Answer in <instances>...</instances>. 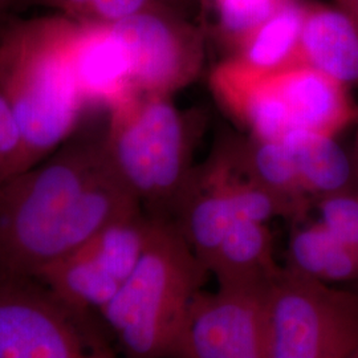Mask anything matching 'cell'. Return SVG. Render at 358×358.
<instances>
[{
	"label": "cell",
	"instance_id": "cell-1",
	"mask_svg": "<svg viewBox=\"0 0 358 358\" xmlns=\"http://www.w3.org/2000/svg\"><path fill=\"white\" fill-rule=\"evenodd\" d=\"M142 211L103 141L72 137L0 183V271L35 278L115 222Z\"/></svg>",
	"mask_w": 358,
	"mask_h": 358
},
{
	"label": "cell",
	"instance_id": "cell-2",
	"mask_svg": "<svg viewBox=\"0 0 358 358\" xmlns=\"http://www.w3.org/2000/svg\"><path fill=\"white\" fill-rule=\"evenodd\" d=\"M78 31L60 13L0 17V90L20 131L22 173L72 137L85 108L73 72Z\"/></svg>",
	"mask_w": 358,
	"mask_h": 358
},
{
	"label": "cell",
	"instance_id": "cell-3",
	"mask_svg": "<svg viewBox=\"0 0 358 358\" xmlns=\"http://www.w3.org/2000/svg\"><path fill=\"white\" fill-rule=\"evenodd\" d=\"M150 219L136 268L99 312L124 358H171L187 312L210 273L174 222Z\"/></svg>",
	"mask_w": 358,
	"mask_h": 358
},
{
	"label": "cell",
	"instance_id": "cell-4",
	"mask_svg": "<svg viewBox=\"0 0 358 358\" xmlns=\"http://www.w3.org/2000/svg\"><path fill=\"white\" fill-rule=\"evenodd\" d=\"M103 150L149 217L174 222L192 192L187 129L169 96L136 93L109 109Z\"/></svg>",
	"mask_w": 358,
	"mask_h": 358
},
{
	"label": "cell",
	"instance_id": "cell-5",
	"mask_svg": "<svg viewBox=\"0 0 358 358\" xmlns=\"http://www.w3.org/2000/svg\"><path fill=\"white\" fill-rule=\"evenodd\" d=\"M0 358H118L99 316L66 306L36 278L0 271Z\"/></svg>",
	"mask_w": 358,
	"mask_h": 358
},
{
	"label": "cell",
	"instance_id": "cell-6",
	"mask_svg": "<svg viewBox=\"0 0 358 358\" xmlns=\"http://www.w3.org/2000/svg\"><path fill=\"white\" fill-rule=\"evenodd\" d=\"M267 358H349L358 350V294L282 268L266 297Z\"/></svg>",
	"mask_w": 358,
	"mask_h": 358
},
{
	"label": "cell",
	"instance_id": "cell-7",
	"mask_svg": "<svg viewBox=\"0 0 358 358\" xmlns=\"http://www.w3.org/2000/svg\"><path fill=\"white\" fill-rule=\"evenodd\" d=\"M150 220L140 213L115 222L35 278L66 306L99 316L136 268Z\"/></svg>",
	"mask_w": 358,
	"mask_h": 358
},
{
	"label": "cell",
	"instance_id": "cell-8",
	"mask_svg": "<svg viewBox=\"0 0 358 358\" xmlns=\"http://www.w3.org/2000/svg\"><path fill=\"white\" fill-rule=\"evenodd\" d=\"M109 26L128 55L136 93L170 97L198 71L199 41L177 10L152 8Z\"/></svg>",
	"mask_w": 358,
	"mask_h": 358
},
{
	"label": "cell",
	"instance_id": "cell-9",
	"mask_svg": "<svg viewBox=\"0 0 358 358\" xmlns=\"http://www.w3.org/2000/svg\"><path fill=\"white\" fill-rule=\"evenodd\" d=\"M267 292L222 287L199 292L171 358H267Z\"/></svg>",
	"mask_w": 358,
	"mask_h": 358
},
{
	"label": "cell",
	"instance_id": "cell-10",
	"mask_svg": "<svg viewBox=\"0 0 358 358\" xmlns=\"http://www.w3.org/2000/svg\"><path fill=\"white\" fill-rule=\"evenodd\" d=\"M73 72L84 106L105 105L110 109L136 94L128 55L109 24L80 22Z\"/></svg>",
	"mask_w": 358,
	"mask_h": 358
},
{
	"label": "cell",
	"instance_id": "cell-11",
	"mask_svg": "<svg viewBox=\"0 0 358 358\" xmlns=\"http://www.w3.org/2000/svg\"><path fill=\"white\" fill-rule=\"evenodd\" d=\"M271 76L288 109L291 129L334 136L357 118L348 87L309 65H291Z\"/></svg>",
	"mask_w": 358,
	"mask_h": 358
},
{
	"label": "cell",
	"instance_id": "cell-12",
	"mask_svg": "<svg viewBox=\"0 0 358 358\" xmlns=\"http://www.w3.org/2000/svg\"><path fill=\"white\" fill-rule=\"evenodd\" d=\"M222 288L267 292L282 268L273 257L266 223L238 219L208 264Z\"/></svg>",
	"mask_w": 358,
	"mask_h": 358
},
{
	"label": "cell",
	"instance_id": "cell-13",
	"mask_svg": "<svg viewBox=\"0 0 358 358\" xmlns=\"http://www.w3.org/2000/svg\"><path fill=\"white\" fill-rule=\"evenodd\" d=\"M297 64L309 65L345 87H358L357 27L337 7H307Z\"/></svg>",
	"mask_w": 358,
	"mask_h": 358
},
{
	"label": "cell",
	"instance_id": "cell-14",
	"mask_svg": "<svg viewBox=\"0 0 358 358\" xmlns=\"http://www.w3.org/2000/svg\"><path fill=\"white\" fill-rule=\"evenodd\" d=\"M307 7L287 0L238 45V56L223 66L245 76H267L297 64Z\"/></svg>",
	"mask_w": 358,
	"mask_h": 358
},
{
	"label": "cell",
	"instance_id": "cell-15",
	"mask_svg": "<svg viewBox=\"0 0 358 358\" xmlns=\"http://www.w3.org/2000/svg\"><path fill=\"white\" fill-rule=\"evenodd\" d=\"M282 142L294 158L303 189L319 198L352 192L356 183L353 157L334 136L308 129H289Z\"/></svg>",
	"mask_w": 358,
	"mask_h": 358
},
{
	"label": "cell",
	"instance_id": "cell-16",
	"mask_svg": "<svg viewBox=\"0 0 358 358\" xmlns=\"http://www.w3.org/2000/svg\"><path fill=\"white\" fill-rule=\"evenodd\" d=\"M235 220L238 219L222 179H214L205 192L192 189L174 223L207 269Z\"/></svg>",
	"mask_w": 358,
	"mask_h": 358
},
{
	"label": "cell",
	"instance_id": "cell-17",
	"mask_svg": "<svg viewBox=\"0 0 358 358\" xmlns=\"http://www.w3.org/2000/svg\"><path fill=\"white\" fill-rule=\"evenodd\" d=\"M288 268L327 284L353 282L358 280V251L336 239L317 222L294 231Z\"/></svg>",
	"mask_w": 358,
	"mask_h": 358
},
{
	"label": "cell",
	"instance_id": "cell-18",
	"mask_svg": "<svg viewBox=\"0 0 358 358\" xmlns=\"http://www.w3.org/2000/svg\"><path fill=\"white\" fill-rule=\"evenodd\" d=\"M248 170L252 182L279 195L301 214L307 205L294 158L282 140H257L248 152Z\"/></svg>",
	"mask_w": 358,
	"mask_h": 358
},
{
	"label": "cell",
	"instance_id": "cell-19",
	"mask_svg": "<svg viewBox=\"0 0 358 358\" xmlns=\"http://www.w3.org/2000/svg\"><path fill=\"white\" fill-rule=\"evenodd\" d=\"M287 0H214L219 28L239 45Z\"/></svg>",
	"mask_w": 358,
	"mask_h": 358
},
{
	"label": "cell",
	"instance_id": "cell-20",
	"mask_svg": "<svg viewBox=\"0 0 358 358\" xmlns=\"http://www.w3.org/2000/svg\"><path fill=\"white\" fill-rule=\"evenodd\" d=\"M319 223L336 239L358 251V192H346L319 198Z\"/></svg>",
	"mask_w": 358,
	"mask_h": 358
},
{
	"label": "cell",
	"instance_id": "cell-21",
	"mask_svg": "<svg viewBox=\"0 0 358 358\" xmlns=\"http://www.w3.org/2000/svg\"><path fill=\"white\" fill-rule=\"evenodd\" d=\"M178 0H92L78 22L112 24L152 8L177 10Z\"/></svg>",
	"mask_w": 358,
	"mask_h": 358
},
{
	"label": "cell",
	"instance_id": "cell-22",
	"mask_svg": "<svg viewBox=\"0 0 358 358\" xmlns=\"http://www.w3.org/2000/svg\"><path fill=\"white\" fill-rule=\"evenodd\" d=\"M0 157L6 165L7 177L22 173L23 145L13 108L0 90ZM7 178V179H8Z\"/></svg>",
	"mask_w": 358,
	"mask_h": 358
},
{
	"label": "cell",
	"instance_id": "cell-23",
	"mask_svg": "<svg viewBox=\"0 0 358 358\" xmlns=\"http://www.w3.org/2000/svg\"><path fill=\"white\" fill-rule=\"evenodd\" d=\"M334 1L337 4L336 7L345 13L358 28V0H334Z\"/></svg>",
	"mask_w": 358,
	"mask_h": 358
},
{
	"label": "cell",
	"instance_id": "cell-24",
	"mask_svg": "<svg viewBox=\"0 0 358 358\" xmlns=\"http://www.w3.org/2000/svg\"><path fill=\"white\" fill-rule=\"evenodd\" d=\"M13 7V0H0V17L11 13Z\"/></svg>",
	"mask_w": 358,
	"mask_h": 358
},
{
	"label": "cell",
	"instance_id": "cell-25",
	"mask_svg": "<svg viewBox=\"0 0 358 358\" xmlns=\"http://www.w3.org/2000/svg\"><path fill=\"white\" fill-rule=\"evenodd\" d=\"M352 157H353V162H355V170H356V183H357L358 186V130L357 136H356V143H355V154H353Z\"/></svg>",
	"mask_w": 358,
	"mask_h": 358
},
{
	"label": "cell",
	"instance_id": "cell-26",
	"mask_svg": "<svg viewBox=\"0 0 358 358\" xmlns=\"http://www.w3.org/2000/svg\"><path fill=\"white\" fill-rule=\"evenodd\" d=\"M7 178H8V177H7L6 165H4V162H3V159H1V157H0V183H1V182H4Z\"/></svg>",
	"mask_w": 358,
	"mask_h": 358
},
{
	"label": "cell",
	"instance_id": "cell-27",
	"mask_svg": "<svg viewBox=\"0 0 358 358\" xmlns=\"http://www.w3.org/2000/svg\"><path fill=\"white\" fill-rule=\"evenodd\" d=\"M349 358H358V350L356 352V353H353V355H352V356H350Z\"/></svg>",
	"mask_w": 358,
	"mask_h": 358
}]
</instances>
